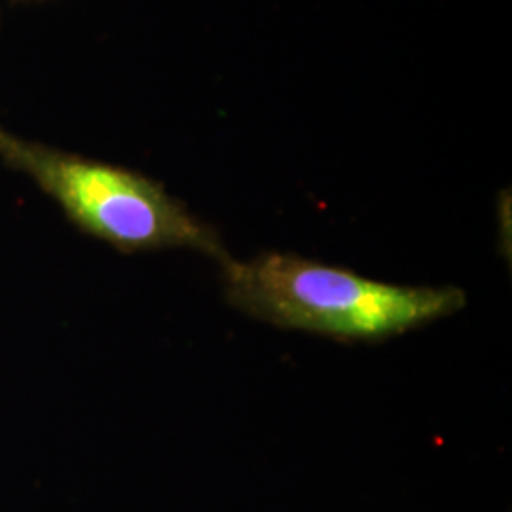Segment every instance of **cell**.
Masks as SVG:
<instances>
[{
  "instance_id": "6da1fadb",
  "label": "cell",
  "mask_w": 512,
  "mask_h": 512,
  "mask_svg": "<svg viewBox=\"0 0 512 512\" xmlns=\"http://www.w3.org/2000/svg\"><path fill=\"white\" fill-rule=\"evenodd\" d=\"M228 302L281 329L342 342L399 336L463 310L458 287H406L374 281L293 253H262L222 266Z\"/></svg>"
},
{
  "instance_id": "7a4b0ae2",
  "label": "cell",
  "mask_w": 512,
  "mask_h": 512,
  "mask_svg": "<svg viewBox=\"0 0 512 512\" xmlns=\"http://www.w3.org/2000/svg\"><path fill=\"white\" fill-rule=\"evenodd\" d=\"M0 158L33 179L74 224L120 251L194 249L220 266L232 258L213 226L137 171L44 147L4 128Z\"/></svg>"
}]
</instances>
